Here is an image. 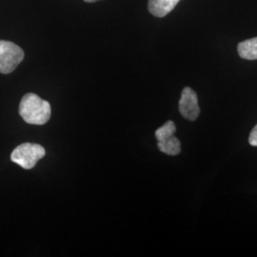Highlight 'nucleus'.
Listing matches in <instances>:
<instances>
[{
  "label": "nucleus",
  "mask_w": 257,
  "mask_h": 257,
  "mask_svg": "<svg viewBox=\"0 0 257 257\" xmlns=\"http://www.w3.org/2000/svg\"><path fill=\"white\" fill-rule=\"evenodd\" d=\"M24 58L23 50L17 44L0 40V73H13Z\"/></svg>",
  "instance_id": "3"
},
{
  "label": "nucleus",
  "mask_w": 257,
  "mask_h": 257,
  "mask_svg": "<svg viewBox=\"0 0 257 257\" xmlns=\"http://www.w3.org/2000/svg\"><path fill=\"white\" fill-rule=\"evenodd\" d=\"M157 147L160 152L168 156H177L181 152V143L177 138L171 137L157 142Z\"/></svg>",
  "instance_id": "7"
},
{
  "label": "nucleus",
  "mask_w": 257,
  "mask_h": 257,
  "mask_svg": "<svg viewBox=\"0 0 257 257\" xmlns=\"http://www.w3.org/2000/svg\"><path fill=\"white\" fill-rule=\"evenodd\" d=\"M248 143L253 147H257V124L249 134Z\"/></svg>",
  "instance_id": "9"
},
{
  "label": "nucleus",
  "mask_w": 257,
  "mask_h": 257,
  "mask_svg": "<svg viewBox=\"0 0 257 257\" xmlns=\"http://www.w3.org/2000/svg\"><path fill=\"white\" fill-rule=\"evenodd\" d=\"M237 52L239 56L243 59L257 60V37L240 42Z\"/></svg>",
  "instance_id": "6"
},
{
  "label": "nucleus",
  "mask_w": 257,
  "mask_h": 257,
  "mask_svg": "<svg viewBox=\"0 0 257 257\" xmlns=\"http://www.w3.org/2000/svg\"><path fill=\"white\" fill-rule=\"evenodd\" d=\"M179 111L185 119L194 121L200 113L196 92L190 87H185L179 100Z\"/></svg>",
  "instance_id": "4"
},
{
  "label": "nucleus",
  "mask_w": 257,
  "mask_h": 257,
  "mask_svg": "<svg viewBox=\"0 0 257 257\" xmlns=\"http://www.w3.org/2000/svg\"><path fill=\"white\" fill-rule=\"evenodd\" d=\"M85 2H88V3H92V2H96V1H99V0H84Z\"/></svg>",
  "instance_id": "10"
},
{
  "label": "nucleus",
  "mask_w": 257,
  "mask_h": 257,
  "mask_svg": "<svg viewBox=\"0 0 257 257\" xmlns=\"http://www.w3.org/2000/svg\"><path fill=\"white\" fill-rule=\"evenodd\" d=\"M51 105L36 93H26L19 105V114L32 125H44L51 118Z\"/></svg>",
  "instance_id": "1"
},
{
  "label": "nucleus",
  "mask_w": 257,
  "mask_h": 257,
  "mask_svg": "<svg viewBox=\"0 0 257 257\" xmlns=\"http://www.w3.org/2000/svg\"><path fill=\"white\" fill-rule=\"evenodd\" d=\"M180 0H149V12L156 18H164L170 14Z\"/></svg>",
  "instance_id": "5"
},
{
  "label": "nucleus",
  "mask_w": 257,
  "mask_h": 257,
  "mask_svg": "<svg viewBox=\"0 0 257 257\" xmlns=\"http://www.w3.org/2000/svg\"><path fill=\"white\" fill-rule=\"evenodd\" d=\"M45 149L41 145L24 143L13 151L11 160L25 170H31L37 165L38 160L45 156Z\"/></svg>",
  "instance_id": "2"
},
{
  "label": "nucleus",
  "mask_w": 257,
  "mask_h": 257,
  "mask_svg": "<svg viewBox=\"0 0 257 257\" xmlns=\"http://www.w3.org/2000/svg\"><path fill=\"white\" fill-rule=\"evenodd\" d=\"M175 132H176V127H175V123L173 121H168L163 126H161L160 128L156 130V139H157V141H161L166 138L174 137Z\"/></svg>",
  "instance_id": "8"
}]
</instances>
